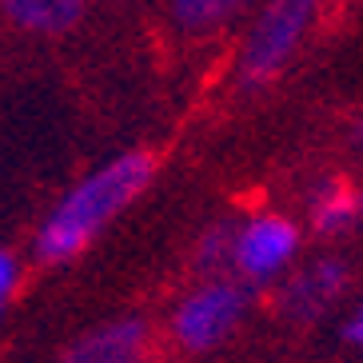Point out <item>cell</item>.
Instances as JSON below:
<instances>
[{"label": "cell", "mask_w": 363, "mask_h": 363, "mask_svg": "<svg viewBox=\"0 0 363 363\" xmlns=\"http://www.w3.org/2000/svg\"><path fill=\"white\" fill-rule=\"evenodd\" d=\"M247 9V0H168V16L184 33H216Z\"/></svg>", "instance_id": "cell-9"}, {"label": "cell", "mask_w": 363, "mask_h": 363, "mask_svg": "<svg viewBox=\"0 0 363 363\" xmlns=\"http://www.w3.org/2000/svg\"><path fill=\"white\" fill-rule=\"evenodd\" d=\"M347 288V267L331 256L303 264L279 291V315L291 323H315Z\"/></svg>", "instance_id": "cell-5"}, {"label": "cell", "mask_w": 363, "mask_h": 363, "mask_svg": "<svg viewBox=\"0 0 363 363\" xmlns=\"http://www.w3.org/2000/svg\"><path fill=\"white\" fill-rule=\"evenodd\" d=\"M152 176H156V160L148 152H124L112 164H104L100 172H92L44 220L40 235H36V256L44 264H65V259L80 256L92 244V235L108 220H116L148 188Z\"/></svg>", "instance_id": "cell-1"}, {"label": "cell", "mask_w": 363, "mask_h": 363, "mask_svg": "<svg viewBox=\"0 0 363 363\" xmlns=\"http://www.w3.org/2000/svg\"><path fill=\"white\" fill-rule=\"evenodd\" d=\"M232 252H235V232L228 224H216L200 235L196 264H200V272H220L224 264H232Z\"/></svg>", "instance_id": "cell-10"}, {"label": "cell", "mask_w": 363, "mask_h": 363, "mask_svg": "<svg viewBox=\"0 0 363 363\" xmlns=\"http://www.w3.org/2000/svg\"><path fill=\"white\" fill-rule=\"evenodd\" d=\"M315 9H320V0H267L247 33L244 56H240V84L259 88L276 80L291 60V52L299 48L303 33L311 28Z\"/></svg>", "instance_id": "cell-2"}, {"label": "cell", "mask_w": 363, "mask_h": 363, "mask_svg": "<svg viewBox=\"0 0 363 363\" xmlns=\"http://www.w3.org/2000/svg\"><path fill=\"white\" fill-rule=\"evenodd\" d=\"M359 220H363V192L352 188L347 180H328L311 196V228L323 240L359 228Z\"/></svg>", "instance_id": "cell-7"}, {"label": "cell", "mask_w": 363, "mask_h": 363, "mask_svg": "<svg viewBox=\"0 0 363 363\" xmlns=\"http://www.w3.org/2000/svg\"><path fill=\"white\" fill-rule=\"evenodd\" d=\"M148 347L144 320H116L88 331L60 355V363H140Z\"/></svg>", "instance_id": "cell-6"}, {"label": "cell", "mask_w": 363, "mask_h": 363, "mask_svg": "<svg viewBox=\"0 0 363 363\" xmlns=\"http://www.w3.org/2000/svg\"><path fill=\"white\" fill-rule=\"evenodd\" d=\"M347 340H352V343H359V347H363V308L355 311V320L347 323Z\"/></svg>", "instance_id": "cell-12"}, {"label": "cell", "mask_w": 363, "mask_h": 363, "mask_svg": "<svg viewBox=\"0 0 363 363\" xmlns=\"http://www.w3.org/2000/svg\"><path fill=\"white\" fill-rule=\"evenodd\" d=\"M299 247V228L288 216H256L247 228L235 232L232 264L247 279H272L291 264Z\"/></svg>", "instance_id": "cell-4"}, {"label": "cell", "mask_w": 363, "mask_h": 363, "mask_svg": "<svg viewBox=\"0 0 363 363\" xmlns=\"http://www.w3.org/2000/svg\"><path fill=\"white\" fill-rule=\"evenodd\" d=\"M12 284H16V256L12 252H0V296H9Z\"/></svg>", "instance_id": "cell-11"}, {"label": "cell", "mask_w": 363, "mask_h": 363, "mask_svg": "<svg viewBox=\"0 0 363 363\" xmlns=\"http://www.w3.org/2000/svg\"><path fill=\"white\" fill-rule=\"evenodd\" d=\"M0 303H4V296H0Z\"/></svg>", "instance_id": "cell-14"}, {"label": "cell", "mask_w": 363, "mask_h": 363, "mask_svg": "<svg viewBox=\"0 0 363 363\" xmlns=\"http://www.w3.org/2000/svg\"><path fill=\"white\" fill-rule=\"evenodd\" d=\"M352 140L363 148V120H355V124H352Z\"/></svg>", "instance_id": "cell-13"}, {"label": "cell", "mask_w": 363, "mask_h": 363, "mask_svg": "<svg viewBox=\"0 0 363 363\" xmlns=\"http://www.w3.org/2000/svg\"><path fill=\"white\" fill-rule=\"evenodd\" d=\"M247 311V288L232 284V279H208L203 288H196L192 296L176 308L172 331L188 352H208L220 340L232 335V328L244 320Z\"/></svg>", "instance_id": "cell-3"}, {"label": "cell", "mask_w": 363, "mask_h": 363, "mask_svg": "<svg viewBox=\"0 0 363 363\" xmlns=\"http://www.w3.org/2000/svg\"><path fill=\"white\" fill-rule=\"evenodd\" d=\"M0 12L24 33H68L84 16V0H0Z\"/></svg>", "instance_id": "cell-8"}]
</instances>
